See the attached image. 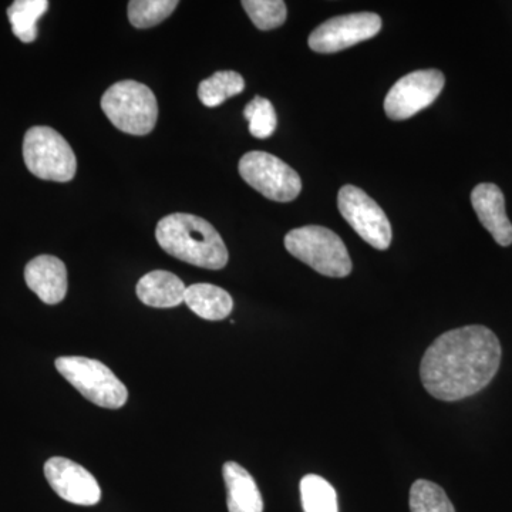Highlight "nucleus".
Returning a JSON list of instances; mask_svg holds the SVG:
<instances>
[{"label": "nucleus", "instance_id": "f257e3e1", "mask_svg": "<svg viewBox=\"0 0 512 512\" xmlns=\"http://www.w3.org/2000/svg\"><path fill=\"white\" fill-rule=\"evenodd\" d=\"M500 340L481 325L448 330L424 353V389L443 402H458L485 389L500 369Z\"/></svg>", "mask_w": 512, "mask_h": 512}, {"label": "nucleus", "instance_id": "f03ea898", "mask_svg": "<svg viewBox=\"0 0 512 512\" xmlns=\"http://www.w3.org/2000/svg\"><path fill=\"white\" fill-rule=\"evenodd\" d=\"M156 238L168 255L198 268L218 271L228 264L224 239L210 222L197 215H167L157 224Z\"/></svg>", "mask_w": 512, "mask_h": 512}, {"label": "nucleus", "instance_id": "7ed1b4c3", "mask_svg": "<svg viewBox=\"0 0 512 512\" xmlns=\"http://www.w3.org/2000/svg\"><path fill=\"white\" fill-rule=\"evenodd\" d=\"M285 248L320 275L345 278L352 272L348 248L339 235L328 228L306 225L292 229L285 237Z\"/></svg>", "mask_w": 512, "mask_h": 512}, {"label": "nucleus", "instance_id": "20e7f679", "mask_svg": "<svg viewBox=\"0 0 512 512\" xmlns=\"http://www.w3.org/2000/svg\"><path fill=\"white\" fill-rule=\"evenodd\" d=\"M101 109L114 127L133 136H147L156 127L158 103L146 84L124 80L101 97Z\"/></svg>", "mask_w": 512, "mask_h": 512}, {"label": "nucleus", "instance_id": "39448f33", "mask_svg": "<svg viewBox=\"0 0 512 512\" xmlns=\"http://www.w3.org/2000/svg\"><path fill=\"white\" fill-rule=\"evenodd\" d=\"M55 366L77 392L96 406L120 409L127 403V387L99 360L82 356H63L56 359Z\"/></svg>", "mask_w": 512, "mask_h": 512}, {"label": "nucleus", "instance_id": "423d86ee", "mask_svg": "<svg viewBox=\"0 0 512 512\" xmlns=\"http://www.w3.org/2000/svg\"><path fill=\"white\" fill-rule=\"evenodd\" d=\"M23 160L30 173L40 180L69 183L77 171L73 148L62 134L50 127L28 130L23 140Z\"/></svg>", "mask_w": 512, "mask_h": 512}, {"label": "nucleus", "instance_id": "0eeeda50", "mask_svg": "<svg viewBox=\"0 0 512 512\" xmlns=\"http://www.w3.org/2000/svg\"><path fill=\"white\" fill-rule=\"evenodd\" d=\"M238 170L245 183L268 200L291 202L301 194L302 180L299 174L272 154L251 151L241 158Z\"/></svg>", "mask_w": 512, "mask_h": 512}, {"label": "nucleus", "instance_id": "6e6552de", "mask_svg": "<svg viewBox=\"0 0 512 512\" xmlns=\"http://www.w3.org/2000/svg\"><path fill=\"white\" fill-rule=\"evenodd\" d=\"M340 214L360 238L384 251L392 244V225L375 200L355 185H345L338 195Z\"/></svg>", "mask_w": 512, "mask_h": 512}, {"label": "nucleus", "instance_id": "1a4fd4ad", "mask_svg": "<svg viewBox=\"0 0 512 512\" xmlns=\"http://www.w3.org/2000/svg\"><path fill=\"white\" fill-rule=\"evenodd\" d=\"M444 74L440 70H417L402 77L384 100V111L392 120H407L427 109L444 89Z\"/></svg>", "mask_w": 512, "mask_h": 512}, {"label": "nucleus", "instance_id": "9d476101", "mask_svg": "<svg viewBox=\"0 0 512 512\" xmlns=\"http://www.w3.org/2000/svg\"><path fill=\"white\" fill-rule=\"evenodd\" d=\"M382 29L376 13L362 12L326 20L309 36V47L316 53H336L372 39Z\"/></svg>", "mask_w": 512, "mask_h": 512}, {"label": "nucleus", "instance_id": "9b49d317", "mask_svg": "<svg viewBox=\"0 0 512 512\" xmlns=\"http://www.w3.org/2000/svg\"><path fill=\"white\" fill-rule=\"evenodd\" d=\"M45 477L53 491L67 503L92 507L101 500V488L93 474L69 458L47 460Z\"/></svg>", "mask_w": 512, "mask_h": 512}, {"label": "nucleus", "instance_id": "f8f14e48", "mask_svg": "<svg viewBox=\"0 0 512 512\" xmlns=\"http://www.w3.org/2000/svg\"><path fill=\"white\" fill-rule=\"evenodd\" d=\"M25 281L30 291L46 305H57L66 298L67 269L62 259L52 255H40L25 268Z\"/></svg>", "mask_w": 512, "mask_h": 512}, {"label": "nucleus", "instance_id": "ddd939ff", "mask_svg": "<svg viewBox=\"0 0 512 512\" xmlns=\"http://www.w3.org/2000/svg\"><path fill=\"white\" fill-rule=\"evenodd\" d=\"M471 204L478 220L501 247L512 244V224L505 212L503 191L495 184H478L471 192Z\"/></svg>", "mask_w": 512, "mask_h": 512}, {"label": "nucleus", "instance_id": "4468645a", "mask_svg": "<svg viewBox=\"0 0 512 512\" xmlns=\"http://www.w3.org/2000/svg\"><path fill=\"white\" fill-rule=\"evenodd\" d=\"M229 512H264V500L254 477L234 461L222 467Z\"/></svg>", "mask_w": 512, "mask_h": 512}, {"label": "nucleus", "instance_id": "2eb2a0df", "mask_svg": "<svg viewBox=\"0 0 512 512\" xmlns=\"http://www.w3.org/2000/svg\"><path fill=\"white\" fill-rule=\"evenodd\" d=\"M137 296L144 305L153 308H175L184 303L187 286L177 275L168 271H153L137 284Z\"/></svg>", "mask_w": 512, "mask_h": 512}, {"label": "nucleus", "instance_id": "dca6fc26", "mask_svg": "<svg viewBox=\"0 0 512 512\" xmlns=\"http://www.w3.org/2000/svg\"><path fill=\"white\" fill-rule=\"evenodd\" d=\"M184 303L195 315L207 320L228 318L234 308L231 295L220 286L211 284L191 285L185 291Z\"/></svg>", "mask_w": 512, "mask_h": 512}, {"label": "nucleus", "instance_id": "f3484780", "mask_svg": "<svg viewBox=\"0 0 512 512\" xmlns=\"http://www.w3.org/2000/svg\"><path fill=\"white\" fill-rule=\"evenodd\" d=\"M49 9L47 0H16L9 6L8 18L13 35L23 43L35 42L37 37V20Z\"/></svg>", "mask_w": 512, "mask_h": 512}, {"label": "nucleus", "instance_id": "a211bd4d", "mask_svg": "<svg viewBox=\"0 0 512 512\" xmlns=\"http://www.w3.org/2000/svg\"><path fill=\"white\" fill-rule=\"evenodd\" d=\"M245 80L237 72H217L208 79L202 80L198 87V97L205 107L221 106L224 101L244 92Z\"/></svg>", "mask_w": 512, "mask_h": 512}, {"label": "nucleus", "instance_id": "6ab92c4d", "mask_svg": "<svg viewBox=\"0 0 512 512\" xmlns=\"http://www.w3.org/2000/svg\"><path fill=\"white\" fill-rule=\"evenodd\" d=\"M301 500L305 512H339L335 488L315 474L302 478Z\"/></svg>", "mask_w": 512, "mask_h": 512}, {"label": "nucleus", "instance_id": "aec40b11", "mask_svg": "<svg viewBox=\"0 0 512 512\" xmlns=\"http://www.w3.org/2000/svg\"><path fill=\"white\" fill-rule=\"evenodd\" d=\"M409 504L412 512H456L446 491L427 480H417L412 485Z\"/></svg>", "mask_w": 512, "mask_h": 512}, {"label": "nucleus", "instance_id": "412c9836", "mask_svg": "<svg viewBox=\"0 0 512 512\" xmlns=\"http://www.w3.org/2000/svg\"><path fill=\"white\" fill-rule=\"evenodd\" d=\"M177 6V0H131L128 3V19L134 28H153L170 18Z\"/></svg>", "mask_w": 512, "mask_h": 512}, {"label": "nucleus", "instance_id": "4be33fe9", "mask_svg": "<svg viewBox=\"0 0 512 512\" xmlns=\"http://www.w3.org/2000/svg\"><path fill=\"white\" fill-rule=\"evenodd\" d=\"M249 19L259 30L279 28L286 22V5L282 0H244Z\"/></svg>", "mask_w": 512, "mask_h": 512}, {"label": "nucleus", "instance_id": "5701e85b", "mask_svg": "<svg viewBox=\"0 0 512 512\" xmlns=\"http://www.w3.org/2000/svg\"><path fill=\"white\" fill-rule=\"evenodd\" d=\"M244 117L248 120L252 136L261 138V140L271 137L274 134L276 123H278L274 104L259 96L247 104Z\"/></svg>", "mask_w": 512, "mask_h": 512}]
</instances>
